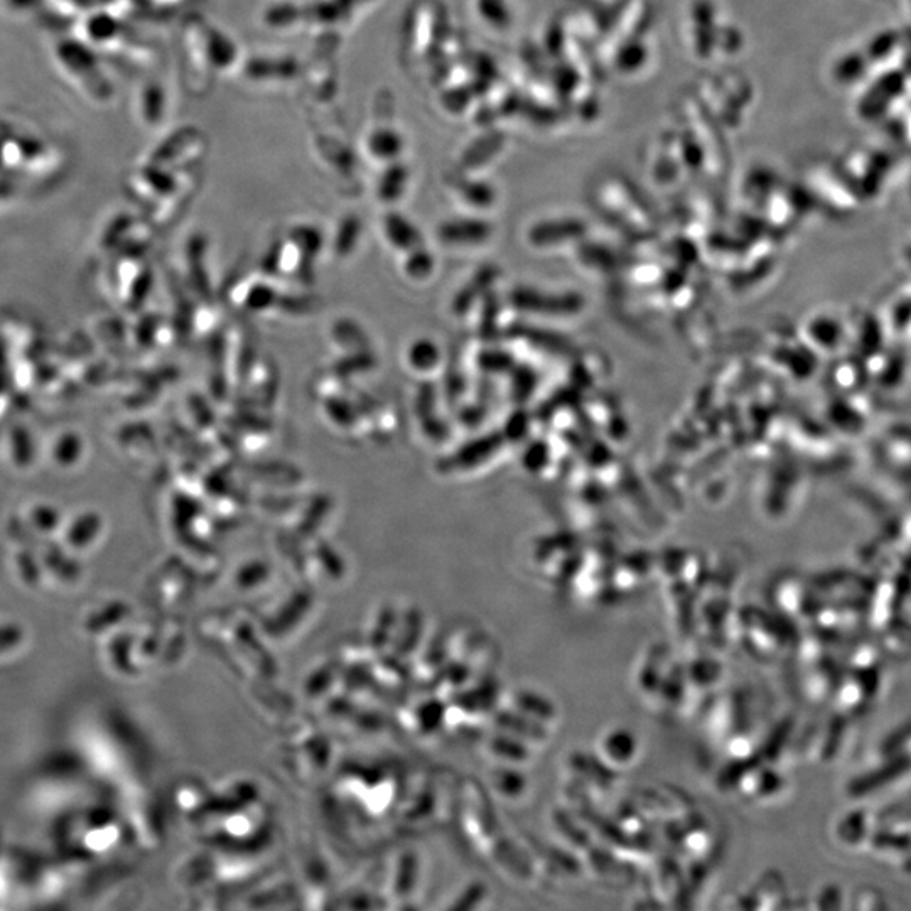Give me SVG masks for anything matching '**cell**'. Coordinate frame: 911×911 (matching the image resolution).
<instances>
[{
  "label": "cell",
  "instance_id": "cell-2",
  "mask_svg": "<svg viewBox=\"0 0 911 911\" xmlns=\"http://www.w3.org/2000/svg\"><path fill=\"white\" fill-rule=\"evenodd\" d=\"M906 76L903 71L893 70L886 71L885 75L879 76L873 85L864 93L863 98L859 100V115L866 120H876L885 114L891 103L900 97L905 90Z\"/></svg>",
  "mask_w": 911,
  "mask_h": 911
},
{
  "label": "cell",
  "instance_id": "cell-4",
  "mask_svg": "<svg viewBox=\"0 0 911 911\" xmlns=\"http://www.w3.org/2000/svg\"><path fill=\"white\" fill-rule=\"evenodd\" d=\"M137 108H139L142 120H146V124H157V120L164 117V110H166L164 88L154 85V83L144 85L137 93Z\"/></svg>",
  "mask_w": 911,
  "mask_h": 911
},
{
  "label": "cell",
  "instance_id": "cell-3",
  "mask_svg": "<svg viewBox=\"0 0 911 911\" xmlns=\"http://www.w3.org/2000/svg\"><path fill=\"white\" fill-rule=\"evenodd\" d=\"M81 41L98 48L115 49L124 41V31L112 12H90L81 21Z\"/></svg>",
  "mask_w": 911,
  "mask_h": 911
},
{
  "label": "cell",
  "instance_id": "cell-1",
  "mask_svg": "<svg viewBox=\"0 0 911 911\" xmlns=\"http://www.w3.org/2000/svg\"><path fill=\"white\" fill-rule=\"evenodd\" d=\"M54 60L76 87L92 102L108 103L114 97L110 80L103 75L90 44L81 39H61L53 49Z\"/></svg>",
  "mask_w": 911,
  "mask_h": 911
},
{
  "label": "cell",
  "instance_id": "cell-7",
  "mask_svg": "<svg viewBox=\"0 0 911 911\" xmlns=\"http://www.w3.org/2000/svg\"><path fill=\"white\" fill-rule=\"evenodd\" d=\"M41 0H4L7 9L12 12L31 11L34 7L39 6Z\"/></svg>",
  "mask_w": 911,
  "mask_h": 911
},
{
  "label": "cell",
  "instance_id": "cell-5",
  "mask_svg": "<svg viewBox=\"0 0 911 911\" xmlns=\"http://www.w3.org/2000/svg\"><path fill=\"white\" fill-rule=\"evenodd\" d=\"M866 70H868L866 54L851 53L839 60L834 68V78L842 85H849V83L858 81Z\"/></svg>",
  "mask_w": 911,
  "mask_h": 911
},
{
  "label": "cell",
  "instance_id": "cell-8",
  "mask_svg": "<svg viewBox=\"0 0 911 911\" xmlns=\"http://www.w3.org/2000/svg\"><path fill=\"white\" fill-rule=\"evenodd\" d=\"M905 38H906V43H908V48H910V54H911V27H908V29H906Z\"/></svg>",
  "mask_w": 911,
  "mask_h": 911
},
{
  "label": "cell",
  "instance_id": "cell-6",
  "mask_svg": "<svg viewBox=\"0 0 911 911\" xmlns=\"http://www.w3.org/2000/svg\"><path fill=\"white\" fill-rule=\"evenodd\" d=\"M900 43V34L896 31H883L878 36H874L873 41L868 44L866 49V58L869 61H883L895 51L896 46Z\"/></svg>",
  "mask_w": 911,
  "mask_h": 911
}]
</instances>
